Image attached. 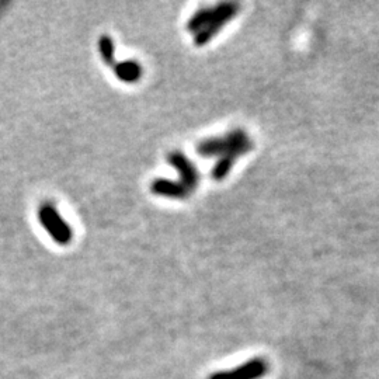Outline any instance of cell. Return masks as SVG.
I'll return each instance as SVG.
<instances>
[{
    "instance_id": "obj_3",
    "label": "cell",
    "mask_w": 379,
    "mask_h": 379,
    "mask_svg": "<svg viewBox=\"0 0 379 379\" xmlns=\"http://www.w3.org/2000/svg\"><path fill=\"white\" fill-rule=\"evenodd\" d=\"M152 193L170 198H185L188 196V190L177 181L166 180V179H156L150 185Z\"/></svg>"
},
{
    "instance_id": "obj_5",
    "label": "cell",
    "mask_w": 379,
    "mask_h": 379,
    "mask_svg": "<svg viewBox=\"0 0 379 379\" xmlns=\"http://www.w3.org/2000/svg\"><path fill=\"white\" fill-rule=\"evenodd\" d=\"M41 208L47 212V215L49 216V219L52 220V224L56 227V229L60 232V235L65 238V240L69 243L72 240L73 233H72V229L68 225L67 220L59 215V212L51 204H44Z\"/></svg>"
},
{
    "instance_id": "obj_8",
    "label": "cell",
    "mask_w": 379,
    "mask_h": 379,
    "mask_svg": "<svg viewBox=\"0 0 379 379\" xmlns=\"http://www.w3.org/2000/svg\"><path fill=\"white\" fill-rule=\"evenodd\" d=\"M231 166H232V161L229 159V157H225V159H222L215 166V169H214V177L216 180L224 179L228 174V172L231 170Z\"/></svg>"
},
{
    "instance_id": "obj_7",
    "label": "cell",
    "mask_w": 379,
    "mask_h": 379,
    "mask_svg": "<svg viewBox=\"0 0 379 379\" xmlns=\"http://www.w3.org/2000/svg\"><path fill=\"white\" fill-rule=\"evenodd\" d=\"M99 49L104 63H107V65H114V43L110 36H103L100 38Z\"/></svg>"
},
{
    "instance_id": "obj_2",
    "label": "cell",
    "mask_w": 379,
    "mask_h": 379,
    "mask_svg": "<svg viewBox=\"0 0 379 379\" xmlns=\"http://www.w3.org/2000/svg\"><path fill=\"white\" fill-rule=\"evenodd\" d=\"M168 159H169V163L179 170L181 176V184L188 190V192H192V190H194L198 185L200 174L197 169L190 163V161L181 152L170 153Z\"/></svg>"
},
{
    "instance_id": "obj_6",
    "label": "cell",
    "mask_w": 379,
    "mask_h": 379,
    "mask_svg": "<svg viewBox=\"0 0 379 379\" xmlns=\"http://www.w3.org/2000/svg\"><path fill=\"white\" fill-rule=\"evenodd\" d=\"M38 219H40V222H41V225L44 227V229L49 233V236L56 242V243H59V244H68V242L65 240V238H63L62 235H60V232L56 229V227L52 224V220L49 219V216L47 215V212L43 209V208H40V211H38Z\"/></svg>"
},
{
    "instance_id": "obj_4",
    "label": "cell",
    "mask_w": 379,
    "mask_h": 379,
    "mask_svg": "<svg viewBox=\"0 0 379 379\" xmlns=\"http://www.w3.org/2000/svg\"><path fill=\"white\" fill-rule=\"evenodd\" d=\"M114 73L122 82L135 83L142 76V68H141L139 63H137L134 60H125V62L115 63Z\"/></svg>"
},
{
    "instance_id": "obj_1",
    "label": "cell",
    "mask_w": 379,
    "mask_h": 379,
    "mask_svg": "<svg viewBox=\"0 0 379 379\" xmlns=\"http://www.w3.org/2000/svg\"><path fill=\"white\" fill-rule=\"evenodd\" d=\"M268 372V363L264 358H251L243 365L233 369L218 371L208 376V379H262Z\"/></svg>"
}]
</instances>
